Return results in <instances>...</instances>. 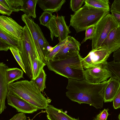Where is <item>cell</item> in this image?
<instances>
[{
  "mask_svg": "<svg viewBox=\"0 0 120 120\" xmlns=\"http://www.w3.org/2000/svg\"><path fill=\"white\" fill-rule=\"evenodd\" d=\"M68 79L66 94L69 98L79 104H88L97 109L103 108L104 91L108 80L94 84L85 80Z\"/></svg>",
  "mask_w": 120,
  "mask_h": 120,
  "instance_id": "6da1fadb",
  "label": "cell"
},
{
  "mask_svg": "<svg viewBox=\"0 0 120 120\" xmlns=\"http://www.w3.org/2000/svg\"><path fill=\"white\" fill-rule=\"evenodd\" d=\"M82 59L79 53H73L48 60L46 65L49 70L68 79L84 80Z\"/></svg>",
  "mask_w": 120,
  "mask_h": 120,
  "instance_id": "7a4b0ae2",
  "label": "cell"
},
{
  "mask_svg": "<svg viewBox=\"0 0 120 120\" xmlns=\"http://www.w3.org/2000/svg\"><path fill=\"white\" fill-rule=\"evenodd\" d=\"M8 92L37 107L45 109L51 101L42 94L32 80H26L13 82L8 85Z\"/></svg>",
  "mask_w": 120,
  "mask_h": 120,
  "instance_id": "3957f363",
  "label": "cell"
},
{
  "mask_svg": "<svg viewBox=\"0 0 120 120\" xmlns=\"http://www.w3.org/2000/svg\"><path fill=\"white\" fill-rule=\"evenodd\" d=\"M110 11L97 8L85 4L78 10L71 15L69 26L77 33L86 30L89 27L95 26Z\"/></svg>",
  "mask_w": 120,
  "mask_h": 120,
  "instance_id": "277c9868",
  "label": "cell"
},
{
  "mask_svg": "<svg viewBox=\"0 0 120 120\" xmlns=\"http://www.w3.org/2000/svg\"><path fill=\"white\" fill-rule=\"evenodd\" d=\"M19 42V50L25 67V74L31 80H33V63L35 59L39 58L31 35L26 25L23 27L22 38Z\"/></svg>",
  "mask_w": 120,
  "mask_h": 120,
  "instance_id": "5b68a950",
  "label": "cell"
},
{
  "mask_svg": "<svg viewBox=\"0 0 120 120\" xmlns=\"http://www.w3.org/2000/svg\"><path fill=\"white\" fill-rule=\"evenodd\" d=\"M111 14L104 16L95 26V32L92 39V50L100 49L109 33L119 26Z\"/></svg>",
  "mask_w": 120,
  "mask_h": 120,
  "instance_id": "8992f818",
  "label": "cell"
},
{
  "mask_svg": "<svg viewBox=\"0 0 120 120\" xmlns=\"http://www.w3.org/2000/svg\"><path fill=\"white\" fill-rule=\"evenodd\" d=\"M50 31V35L52 41L54 36L58 37L60 42L66 39L68 34L71 33L69 27L67 25L63 16L54 15L49 22L46 26Z\"/></svg>",
  "mask_w": 120,
  "mask_h": 120,
  "instance_id": "52a82bcc",
  "label": "cell"
},
{
  "mask_svg": "<svg viewBox=\"0 0 120 120\" xmlns=\"http://www.w3.org/2000/svg\"><path fill=\"white\" fill-rule=\"evenodd\" d=\"M107 63L90 67L85 69V80L91 83L98 84L104 82L111 77V73L106 68Z\"/></svg>",
  "mask_w": 120,
  "mask_h": 120,
  "instance_id": "ba28073f",
  "label": "cell"
},
{
  "mask_svg": "<svg viewBox=\"0 0 120 120\" xmlns=\"http://www.w3.org/2000/svg\"><path fill=\"white\" fill-rule=\"evenodd\" d=\"M111 54L105 49L92 50L86 57L82 58V62L84 68L85 69L90 67L107 63Z\"/></svg>",
  "mask_w": 120,
  "mask_h": 120,
  "instance_id": "9c48e42d",
  "label": "cell"
},
{
  "mask_svg": "<svg viewBox=\"0 0 120 120\" xmlns=\"http://www.w3.org/2000/svg\"><path fill=\"white\" fill-rule=\"evenodd\" d=\"M0 29L19 40L22 38L23 27L12 18L2 15L0 16Z\"/></svg>",
  "mask_w": 120,
  "mask_h": 120,
  "instance_id": "30bf717a",
  "label": "cell"
},
{
  "mask_svg": "<svg viewBox=\"0 0 120 120\" xmlns=\"http://www.w3.org/2000/svg\"><path fill=\"white\" fill-rule=\"evenodd\" d=\"M6 98L8 104L15 109L19 112L32 113L38 110L37 107L8 92Z\"/></svg>",
  "mask_w": 120,
  "mask_h": 120,
  "instance_id": "8fae6325",
  "label": "cell"
},
{
  "mask_svg": "<svg viewBox=\"0 0 120 120\" xmlns=\"http://www.w3.org/2000/svg\"><path fill=\"white\" fill-rule=\"evenodd\" d=\"M8 66L3 62L0 63V113L6 108L5 100L8 92L6 70Z\"/></svg>",
  "mask_w": 120,
  "mask_h": 120,
  "instance_id": "7c38bea8",
  "label": "cell"
},
{
  "mask_svg": "<svg viewBox=\"0 0 120 120\" xmlns=\"http://www.w3.org/2000/svg\"><path fill=\"white\" fill-rule=\"evenodd\" d=\"M100 48L106 49L111 53L120 49V24L111 31Z\"/></svg>",
  "mask_w": 120,
  "mask_h": 120,
  "instance_id": "4fadbf2b",
  "label": "cell"
},
{
  "mask_svg": "<svg viewBox=\"0 0 120 120\" xmlns=\"http://www.w3.org/2000/svg\"><path fill=\"white\" fill-rule=\"evenodd\" d=\"M108 81L104 91V102L112 101L120 89V82L118 79L111 77Z\"/></svg>",
  "mask_w": 120,
  "mask_h": 120,
  "instance_id": "5bb4252c",
  "label": "cell"
},
{
  "mask_svg": "<svg viewBox=\"0 0 120 120\" xmlns=\"http://www.w3.org/2000/svg\"><path fill=\"white\" fill-rule=\"evenodd\" d=\"M80 45V42L74 38L68 36L66 43L54 57H60L71 54L79 53Z\"/></svg>",
  "mask_w": 120,
  "mask_h": 120,
  "instance_id": "9a60e30c",
  "label": "cell"
},
{
  "mask_svg": "<svg viewBox=\"0 0 120 120\" xmlns=\"http://www.w3.org/2000/svg\"><path fill=\"white\" fill-rule=\"evenodd\" d=\"M21 19L22 21L27 26L30 33L38 55L40 59L41 52L38 42L39 35L36 26V23L34 22V20L30 16L27 15L25 14L22 15Z\"/></svg>",
  "mask_w": 120,
  "mask_h": 120,
  "instance_id": "2e32d148",
  "label": "cell"
},
{
  "mask_svg": "<svg viewBox=\"0 0 120 120\" xmlns=\"http://www.w3.org/2000/svg\"><path fill=\"white\" fill-rule=\"evenodd\" d=\"M47 116L49 120H79L68 115L62 109L56 108L52 105H49L46 108Z\"/></svg>",
  "mask_w": 120,
  "mask_h": 120,
  "instance_id": "e0dca14e",
  "label": "cell"
},
{
  "mask_svg": "<svg viewBox=\"0 0 120 120\" xmlns=\"http://www.w3.org/2000/svg\"><path fill=\"white\" fill-rule=\"evenodd\" d=\"M65 2V0H38L37 3L44 11L52 13L60 11Z\"/></svg>",
  "mask_w": 120,
  "mask_h": 120,
  "instance_id": "ac0fdd59",
  "label": "cell"
},
{
  "mask_svg": "<svg viewBox=\"0 0 120 120\" xmlns=\"http://www.w3.org/2000/svg\"><path fill=\"white\" fill-rule=\"evenodd\" d=\"M35 25L39 35L38 42L41 52L40 59L47 65V56L48 54L47 48L49 45L44 37L40 27L36 23Z\"/></svg>",
  "mask_w": 120,
  "mask_h": 120,
  "instance_id": "d6986e66",
  "label": "cell"
},
{
  "mask_svg": "<svg viewBox=\"0 0 120 120\" xmlns=\"http://www.w3.org/2000/svg\"><path fill=\"white\" fill-rule=\"evenodd\" d=\"M38 0H24L23 4L20 11L26 15L36 18L35 9Z\"/></svg>",
  "mask_w": 120,
  "mask_h": 120,
  "instance_id": "ffe728a7",
  "label": "cell"
},
{
  "mask_svg": "<svg viewBox=\"0 0 120 120\" xmlns=\"http://www.w3.org/2000/svg\"><path fill=\"white\" fill-rule=\"evenodd\" d=\"M23 71L17 68H8L6 70V75L8 84L21 78H23Z\"/></svg>",
  "mask_w": 120,
  "mask_h": 120,
  "instance_id": "44dd1931",
  "label": "cell"
},
{
  "mask_svg": "<svg viewBox=\"0 0 120 120\" xmlns=\"http://www.w3.org/2000/svg\"><path fill=\"white\" fill-rule=\"evenodd\" d=\"M0 38L4 41L11 47L19 50L20 47L19 40L7 34L1 29Z\"/></svg>",
  "mask_w": 120,
  "mask_h": 120,
  "instance_id": "7402d4cb",
  "label": "cell"
},
{
  "mask_svg": "<svg viewBox=\"0 0 120 120\" xmlns=\"http://www.w3.org/2000/svg\"><path fill=\"white\" fill-rule=\"evenodd\" d=\"M106 68L111 73V77L115 78L120 82V61L113 60L107 62Z\"/></svg>",
  "mask_w": 120,
  "mask_h": 120,
  "instance_id": "603a6c76",
  "label": "cell"
},
{
  "mask_svg": "<svg viewBox=\"0 0 120 120\" xmlns=\"http://www.w3.org/2000/svg\"><path fill=\"white\" fill-rule=\"evenodd\" d=\"M85 4L95 8L110 11L108 0H85Z\"/></svg>",
  "mask_w": 120,
  "mask_h": 120,
  "instance_id": "cb8c5ba5",
  "label": "cell"
},
{
  "mask_svg": "<svg viewBox=\"0 0 120 120\" xmlns=\"http://www.w3.org/2000/svg\"><path fill=\"white\" fill-rule=\"evenodd\" d=\"M46 75L43 69L38 76L34 80H32L34 84L41 92L46 87L45 82Z\"/></svg>",
  "mask_w": 120,
  "mask_h": 120,
  "instance_id": "d4e9b609",
  "label": "cell"
},
{
  "mask_svg": "<svg viewBox=\"0 0 120 120\" xmlns=\"http://www.w3.org/2000/svg\"><path fill=\"white\" fill-rule=\"evenodd\" d=\"M46 65L39 59L36 58L34 60L33 63V80L38 76Z\"/></svg>",
  "mask_w": 120,
  "mask_h": 120,
  "instance_id": "484cf974",
  "label": "cell"
},
{
  "mask_svg": "<svg viewBox=\"0 0 120 120\" xmlns=\"http://www.w3.org/2000/svg\"><path fill=\"white\" fill-rule=\"evenodd\" d=\"M10 9L12 12H18L20 11L22 6L24 0H6Z\"/></svg>",
  "mask_w": 120,
  "mask_h": 120,
  "instance_id": "4316f807",
  "label": "cell"
},
{
  "mask_svg": "<svg viewBox=\"0 0 120 120\" xmlns=\"http://www.w3.org/2000/svg\"><path fill=\"white\" fill-rule=\"evenodd\" d=\"M51 12L44 11L39 18L40 24L46 26L53 16Z\"/></svg>",
  "mask_w": 120,
  "mask_h": 120,
  "instance_id": "83f0119b",
  "label": "cell"
},
{
  "mask_svg": "<svg viewBox=\"0 0 120 120\" xmlns=\"http://www.w3.org/2000/svg\"><path fill=\"white\" fill-rule=\"evenodd\" d=\"M9 49L18 64L25 73V67L20 54L19 50L12 47H11Z\"/></svg>",
  "mask_w": 120,
  "mask_h": 120,
  "instance_id": "f1b7e54d",
  "label": "cell"
},
{
  "mask_svg": "<svg viewBox=\"0 0 120 120\" xmlns=\"http://www.w3.org/2000/svg\"><path fill=\"white\" fill-rule=\"evenodd\" d=\"M67 40V38L65 40L59 42L58 44L53 47L52 51L47 56V60L53 58L59 51L61 47L66 43Z\"/></svg>",
  "mask_w": 120,
  "mask_h": 120,
  "instance_id": "f546056e",
  "label": "cell"
},
{
  "mask_svg": "<svg viewBox=\"0 0 120 120\" xmlns=\"http://www.w3.org/2000/svg\"><path fill=\"white\" fill-rule=\"evenodd\" d=\"M85 0H71L70 2V8L73 11L80 8Z\"/></svg>",
  "mask_w": 120,
  "mask_h": 120,
  "instance_id": "4dcf8cb0",
  "label": "cell"
},
{
  "mask_svg": "<svg viewBox=\"0 0 120 120\" xmlns=\"http://www.w3.org/2000/svg\"><path fill=\"white\" fill-rule=\"evenodd\" d=\"M95 31V26H90L86 30L85 37L82 41V43L85 42L88 39L92 40L94 35Z\"/></svg>",
  "mask_w": 120,
  "mask_h": 120,
  "instance_id": "1f68e13d",
  "label": "cell"
},
{
  "mask_svg": "<svg viewBox=\"0 0 120 120\" xmlns=\"http://www.w3.org/2000/svg\"><path fill=\"white\" fill-rule=\"evenodd\" d=\"M108 109H104L94 119V120H107L108 116L109 115L108 111Z\"/></svg>",
  "mask_w": 120,
  "mask_h": 120,
  "instance_id": "d6a6232c",
  "label": "cell"
},
{
  "mask_svg": "<svg viewBox=\"0 0 120 120\" xmlns=\"http://www.w3.org/2000/svg\"><path fill=\"white\" fill-rule=\"evenodd\" d=\"M113 106L115 109L120 108V89L114 98L113 101Z\"/></svg>",
  "mask_w": 120,
  "mask_h": 120,
  "instance_id": "836d02e7",
  "label": "cell"
},
{
  "mask_svg": "<svg viewBox=\"0 0 120 120\" xmlns=\"http://www.w3.org/2000/svg\"><path fill=\"white\" fill-rule=\"evenodd\" d=\"M110 10V11H115L120 13V0H114L111 5Z\"/></svg>",
  "mask_w": 120,
  "mask_h": 120,
  "instance_id": "e575fe53",
  "label": "cell"
},
{
  "mask_svg": "<svg viewBox=\"0 0 120 120\" xmlns=\"http://www.w3.org/2000/svg\"><path fill=\"white\" fill-rule=\"evenodd\" d=\"M9 120H27L25 113L20 112L14 115Z\"/></svg>",
  "mask_w": 120,
  "mask_h": 120,
  "instance_id": "d590c367",
  "label": "cell"
},
{
  "mask_svg": "<svg viewBox=\"0 0 120 120\" xmlns=\"http://www.w3.org/2000/svg\"><path fill=\"white\" fill-rule=\"evenodd\" d=\"M12 12L11 9L4 7L0 4V13L1 14L10 16Z\"/></svg>",
  "mask_w": 120,
  "mask_h": 120,
  "instance_id": "8d00e7d4",
  "label": "cell"
},
{
  "mask_svg": "<svg viewBox=\"0 0 120 120\" xmlns=\"http://www.w3.org/2000/svg\"><path fill=\"white\" fill-rule=\"evenodd\" d=\"M11 47L6 42L0 38V50L7 51Z\"/></svg>",
  "mask_w": 120,
  "mask_h": 120,
  "instance_id": "74e56055",
  "label": "cell"
},
{
  "mask_svg": "<svg viewBox=\"0 0 120 120\" xmlns=\"http://www.w3.org/2000/svg\"><path fill=\"white\" fill-rule=\"evenodd\" d=\"M111 14L118 23L120 24V13L116 11H110Z\"/></svg>",
  "mask_w": 120,
  "mask_h": 120,
  "instance_id": "f35d334b",
  "label": "cell"
},
{
  "mask_svg": "<svg viewBox=\"0 0 120 120\" xmlns=\"http://www.w3.org/2000/svg\"><path fill=\"white\" fill-rule=\"evenodd\" d=\"M113 57L114 61H120V49L113 52Z\"/></svg>",
  "mask_w": 120,
  "mask_h": 120,
  "instance_id": "ab89813d",
  "label": "cell"
},
{
  "mask_svg": "<svg viewBox=\"0 0 120 120\" xmlns=\"http://www.w3.org/2000/svg\"><path fill=\"white\" fill-rule=\"evenodd\" d=\"M0 4L4 7L10 9L8 5L6 0H0Z\"/></svg>",
  "mask_w": 120,
  "mask_h": 120,
  "instance_id": "60d3db41",
  "label": "cell"
},
{
  "mask_svg": "<svg viewBox=\"0 0 120 120\" xmlns=\"http://www.w3.org/2000/svg\"><path fill=\"white\" fill-rule=\"evenodd\" d=\"M118 118L119 120H120V114H119L118 117Z\"/></svg>",
  "mask_w": 120,
  "mask_h": 120,
  "instance_id": "b9f144b4",
  "label": "cell"
},
{
  "mask_svg": "<svg viewBox=\"0 0 120 120\" xmlns=\"http://www.w3.org/2000/svg\"><path fill=\"white\" fill-rule=\"evenodd\" d=\"M31 120V119H30V118H29V119H28V120Z\"/></svg>",
  "mask_w": 120,
  "mask_h": 120,
  "instance_id": "7bdbcfd3",
  "label": "cell"
}]
</instances>
